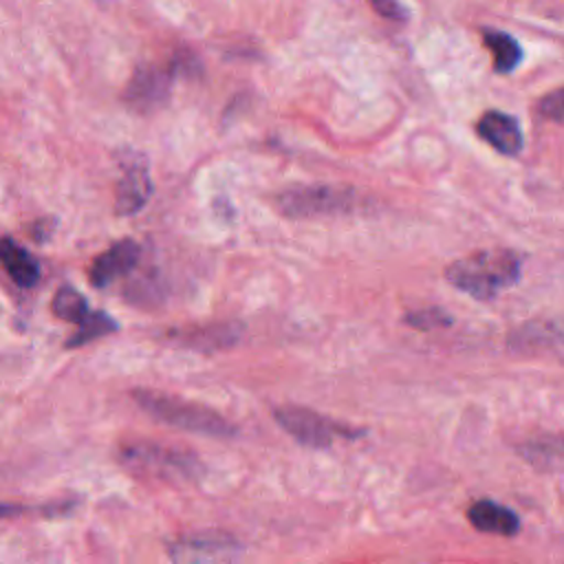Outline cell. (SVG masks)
I'll use <instances>...</instances> for the list:
<instances>
[{
	"instance_id": "cell-1",
	"label": "cell",
	"mask_w": 564,
	"mask_h": 564,
	"mask_svg": "<svg viewBox=\"0 0 564 564\" xmlns=\"http://www.w3.org/2000/svg\"><path fill=\"white\" fill-rule=\"evenodd\" d=\"M522 275V256L511 249H482L454 260L445 280L474 300H491Z\"/></svg>"
},
{
	"instance_id": "cell-2",
	"label": "cell",
	"mask_w": 564,
	"mask_h": 564,
	"mask_svg": "<svg viewBox=\"0 0 564 564\" xmlns=\"http://www.w3.org/2000/svg\"><path fill=\"white\" fill-rule=\"evenodd\" d=\"M132 399L143 412L163 421L165 425L194 432V434L216 436V438L236 434L234 423L207 405H200L174 394L154 392V390H134Z\"/></svg>"
},
{
	"instance_id": "cell-3",
	"label": "cell",
	"mask_w": 564,
	"mask_h": 564,
	"mask_svg": "<svg viewBox=\"0 0 564 564\" xmlns=\"http://www.w3.org/2000/svg\"><path fill=\"white\" fill-rule=\"evenodd\" d=\"M357 205V192L341 185H297L275 196V207L289 218H319L348 214Z\"/></svg>"
},
{
	"instance_id": "cell-4",
	"label": "cell",
	"mask_w": 564,
	"mask_h": 564,
	"mask_svg": "<svg viewBox=\"0 0 564 564\" xmlns=\"http://www.w3.org/2000/svg\"><path fill=\"white\" fill-rule=\"evenodd\" d=\"M121 460L132 469L159 476L192 480L200 474V463L192 452L165 447L152 441H132L121 447Z\"/></svg>"
},
{
	"instance_id": "cell-5",
	"label": "cell",
	"mask_w": 564,
	"mask_h": 564,
	"mask_svg": "<svg viewBox=\"0 0 564 564\" xmlns=\"http://www.w3.org/2000/svg\"><path fill=\"white\" fill-rule=\"evenodd\" d=\"M273 416L278 421V425L293 436L297 443L306 445V447H328L335 443V438L346 436V438H355L359 434H364L361 430L341 425L315 410L302 408V405H282L273 410Z\"/></svg>"
},
{
	"instance_id": "cell-6",
	"label": "cell",
	"mask_w": 564,
	"mask_h": 564,
	"mask_svg": "<svg viewBox=\"0 0 564 564\" xmlns=\"http://www.w3.org/2000/svg\"><path fill=\"white\" fill-rule=\"evenodd\" d=\"M176 70H178L176 62H172L170 66H156V64L139 66L123 90V101L137 112H152L161 108L170 97V88Z\"/></svg>"
},
{
	"instance_id": "cell-7",
	"label": "cell",
	"mask_w": 564,
	"mask_h": 564,
	"mask_svg": "<svg viewBox=\"0 0 564 564\" xmlns=\"http://www.w3.org/2000/svg\"><path fill=\"white\" fill-rule=\"evenodd\" d=\"M167 553L176 562H207V560H231L240 553L238 540L227 533H196L183 535L176 542L167 544Z\"/></svg>"
},
{
	"instance_id": "cell-8",
	"label": "cell",
	"mask_w": 564,
	"mask_h": 564,
	"mask_svg": "<svg viewBox=\"0 0 564 564\" xmlns=\"http://www.w3.org/2000/svg\"><path fill=\"white\" fill-rule=\"evenodd\" d=\"M509 348L524 352H546L564 361V319L527 322L509 335Z\"/></svg>"
},
{
	"instance_id": "cell-9",
	"label": "cell",
	"mask_w": 564,
	"mask_h": 564,
	"mask_svg": "<svg viewBox=\"0 0 564 564\" xmlns=\"http://www.w3.org/2000/svg\"><path fill=\"white\" fill-rule=\"evenodd\" d=\"M240 335H242V326L238 322H214L205 326L170 330L167 339L198 352H214V350L231 348L240 339Z\"/></svg>"
},
{
	"instance_id": "cell-10",
	"label": "cell",
	"mask_w": 564,
	"mask_h": 564,
	"mask_svg": "<svg viewBox=\"0 0 564 564\" xmlns=\"http://www.w3.org/2000/svg\"><path fill=\"white\" fill-rule=\"evenodd\" d=\"M476 132L485 143H489L496 152H500L505 156L520 154V150L524 145V137H522V128H520L518 119L502 110H487L478 119Z\"/></svg>"
},
{
	"instance_id": "cell-11",
	"label": "cell",
	"mask_w": 564,
	"mask_h": 564,
	"mask_svg": "<svg viewBox=\"0 0 564 564\" xmlns=\"http://www.w3.org/2000/svg\"><path fill=\"white\" fill-rule=\"evenodd\" d=\"M141 258V247L126 238V240H119L115 242L110 249H106L104 253H99L90 267V284L93 286H108L110 282H115L117 278H123L128 271L134 269V264L139 262Z\"/></svg>"
},
{
	"instance_id": "cell-12",
	"label": "cell",
	"mask_w": 564,
	"mask_h": 564,
	"mask_svg": "<svg viewBox=\"0 0 564 564\" xmlns=\"http://www.w3.org/2000/svg\"><path fill=\"white\" fill-rule=\"evenodd\" d=\"M152 194V183L148 176V167L143 161L130 163L123 172V176L117 183V198H115V209L121 216L137 214Z\"/></svg>"
},
{
	"instance_id": "cell-13",
	"label": "cell",
	"mask_w": 564,
	"mask_h": 564,
	"mask_svg": "<svg viewBox=\"0 0 564 564\" xmlns=\"http://www.w3.org/2000/svg\"><path fill=\"white\" fill-rule=\"evenodd\" d=\"M467 520L474 529L494 535H516L520 531V518L509 507L494 500H476L467 509Z\"/></svg>"
},
{
	"instance_id": "cell-14",
	"label": "cell",
	"mask_w": 564,
	"mask_h": 564,
	"mask_svg": "<svg viewBox=\"0 0 564 564\" xmlns=\"http://www.w3.org/2000/svg\"><path fill=\"white\" fill-rule=\"evenodd\" d=\"M0 264L4 267L9 278L24 289L33 286L42 275L37 260L9 236L0 238Z\"/></svg>"
},
{
	"instance_id": "cell-15",
	"label": "cell",
	"mask_w": 564,
	"mask_h": 564,
	"mask_svg": "<svg viewBox=\"0 0 564 564\" xmlns=\"http://www.w3.org/2000/svg\"><path fill=\"white\" fill-rule=\"evenodd\" d=\"M520 454L540 469L562 471L564 469V436L546 434L540 438H527L520 445Z\"/></svg>"
},
{
	"instance_id": "cell-16",
	"label": "cell",
	"mask_w": 564,
	"mask_h": 564,
	"mask_svg": "<svg viewBox=\"0 0 564 564\" xmlns=\"http://www.w3.org/2000/svg\"><path fill=\"white\" fill-rule=\"evenodd\" d=\"M482 42L489 48L494 68L498 73H511L522 62V46L509 33L498 31V29H485Z\"/></svg>"
},
{
	"instance_id": "cell-17",
	"label": "cell",
	"mask_w": 564,
	"mask_h": 564,
	"mask_svg": "<svg viewBox=\"0 0 564 564\" xmlns=\"http://www.w3.org/2000/svg\"><path fill=\"white\" fill-rule=\"evenodd\" d=\"M51 311L53 315H57L59 319L79 324L90 315V306L86 302V297L73 289V286H59L51 300Z\"/></svg>"
},
{
	"instance_id": "cell-18",
	"label": "cell",
	"mask_w": 564,
	"mask_h": 564,
	"mask_svg": "<svg viewBox=\"0 0 564 564\" xmlns=\"http://www.w3.org/2000/svg\"><path fill=\"white\" fill-rule=\"evenodd\" d=\"M117 322L104 313V311H90V315L77 324V330L73 333L70 339H66V348H77V346H84L97 337H104L112 330H117Z\"/></svg>"
},
{
	"instance_id": "cell-19",
	"label": "cell",
	"mask_w": 564,
	"mask_h": 564,
	"mask_svg": "<svg viewBox=\"0 0 564 564\" xmlns=\"http://www.w3.org/2000/svg\"><path fill=\"white\" fill-rule=\"evenodd\" d=\"M403 322L416 330H436L452 324V315L441 306H430L421 311H412L403 317Z\"/></svg>"
},
{
	"instance_id": "cell-20",
	"label": "cell",
	"mask_w": 564,
	"mask_h": 564,
	"mask_svg": "<svg viewBox=\"0 0 564 564\" xmlns=\"http://www.w3.org/2000/svg\"><path fill=\"white\" fill-rule=\"evenodd\" d=\"M75 507V500L68 502H53V505H40V507H26V505H0V518H13L18 513H29V511H37V513H66L68 509Z\"/></svg>"
},
{
	"instance_id": "cell-21",
	"label": "cell",
	"mask_w": 564,
	"mask_h": 564,
	"mask_svg": "<svg viewBox=\"0 0 564 564\" xmlns=\"http://www.w3.org/2000/svg\"><path fill=\"white\" fill-rule=\"evenodd\" d=\"M538 112L551 121H564V88L544 95L538 104Z\"/></svg>"
},
{
	"instance_id": "cell-22",
	"label": "cell",
	"mask_w": 564,
	"mask_h": 564,
	"mask_svg": "<svg viewBox=\"0 0 564 564\" xmlns=\"http://www.w3.org/2000/svg\"><path fill=\"white\" fill-rule=\"evenodd\" d=\"M368 2L386 20H392V22H405L408 20V11L399 0H368Z\"/></svg>"
}]
</instances>
